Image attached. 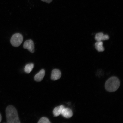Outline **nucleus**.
<instances>
[{
  "instance_id": "f257e3e1",
  "label": "nucleus",
  "mask_w": 123,
  "mask_h": 123,
  "mask_svg": "<svg viewBox=\"0 0 123 123\" xmlns=\"http://www.w3.org/2000/svg\"><path fill=\"white\" fill-rule=\"evenodd\" d=\"M6 117L8 123H20L17 111L13 106L10 105L6 107Z\"/></svg>"
},
{
  "instance_id": "f03ea898",
  "label": "nucleus",
  "mask_w": 123,
  "mask_h": 123,
  "mask_svg": "<svg viewBox=\"0 0 123 123\" xmlns=\"http://www.w3.org/2000/svg\"><path fill=\"white\" fill-rule=\"evenodd\" d=\"M120 81L117 78L113 77L107 80L105 84V88L108 91L114 92L119 88Z\"/></svg>"
},
{
  "instance_id": "7ed1b4c3",
  "label": "nucleus",
  "mask_w": 123,
  "mask_h": 123,
  "mask_svg": "<svg viewBox=\"0 0 123 123\" xmlns=\"http://www.w3.org/2000/svg\"><path fill=\"white\" fill-rule=\"evenodd\" d=\"M23 40L22 35L19 33H15L12 36L10 40L11 43L13 47H19L22 43Z\"/></svg>"
},
{
  "instance_id": "20e7f679",
  "label": "nucleus",
  "mask_w": 123,
  "mask_h": 123,
  "mask_svg": "<svg viewBox=\"0 0 123 123\" xmlns=\"http://www.w3.org/2000/svg\"><path fill=\"white\" fill-rule=\"evenodd\" d=\"M24 49H27L31 53L35 52V46L33 41L31 39L27 40L24 42L23 46Z\"/></svg>"
},
{
  "instance_id": "39448f33",
  "label": "nucleus",
  "mask_w": 123,
  "mask_h": 123,
  "mask_svg": "<svg viewBox=\"0 0 123 123\" xmlns=\"http://www.w3.org/2000/svg\"><path fill=\"white\" fill-rule=\"evenodd\" d=\"M61 72L57 69H54L52 70L51 78L52 80H57L61 78Z\"/></svg>"
},
{
  "instance_id": "423d86ee",
  "label": "nucleus",
  "mask_w": 123,
  "mask_h": 123,
  "mask_svg": "<svg viewBox=\"0 0 123 123\" xmlns=\"http://www.w3.org/2000/svg\"><path fill=\"white\" fill-rule=\"evenodd\" d=\"M61 114L64 117L69 118L73 116V112L70 109L64 107L63 109Z\"/></svg>"
},
{
  "instance_id": "0eeeda50",
  "label": "nucleus",
  "mask_w": 123,
  "mask_h": 123,
  "mask_svg": "<svg viewBox=\"0 0 123 123\" xmlns=\"http://www.w3.org/2000/svg\"><path fill=\"white\" fill-rule=\"evenodd\" d=\"M45 75V71L44 69H42L39 73L37 74L34 76L35 80L37 82L42 81Z\"/></svg>"
},
{
  "instance_id": "6e6552de",
  "label": "nucleus",
  "mask_w": 123,
  "mask_h": 123,
  "mask_svg": "<svg viewBox=\"0 0 123 123\" xmlns=\"http://www.w3.org/2000/svg\"><path fill=\"white\" fill-rule=\"evenodd\" d=\"M65 107L63 105H61L57 107H56L54 109L53 113L54 116L57 117L61 114L63 109Z\"/></svg>"
},
{
  "instance_id": "1a4fd4ad",
  "label": "nucleus",
  "mask_w": 123,
  "mask_h": 123,
  "mask_svg": "<svg viewBox=\"0 0 123 123\" xmlns=\"http://www.w3.org/2000/svg\"><path fill=\"white\" fill-rule=\"evenodd\" d=\"M103 43L102 41H97L95 43V47L96 50L99 52L104 51V48L103 46Z\"/></svg>"
},
{
  "instance_id": "9d476101",
  "label": "nucleus",
  "mask_w": 123,
  "mask_h": 123,
  "mask_svg": "<svg viewBox=\"0 0 123 123\" xmlns=\"http://www.w3.org/2000/svg\"><path fill=\"white\" fill-rule=\"evenodd\" d=\"M34 67V65L33 63L27 64L25 68L24 71L27 73H30L33 70Z\"/></svg>"
},
{
  "instance_id": "9b49d317",
  "label": "nucleus",
  "mask_w": 123,
  "mask_h": 123,
  "mask_svg": "<svg viewBox=\"0 0 123 123\" xmlns=\"http://www.w3.org/2000/svg\"><path fill=\"white\" fill-rule=\"evenodd\" d=\"M104 34L102 33L96 34L95 37V39L97 41H101L102 40V37Z\"/></svg>"
},
{
  "instance_id": "f8f14e48",
  "label": "nucleus",
  "mask_w": 123,
  "mask_h": 123,
  "mask_svg": "<svg viewBox=\"0 0 123 123\" xmlns=\"http://www.w3.org/2000/svg\"><path fill=\"white\" fill-rule=\"evenodd\" d=\"M49 120L46 117H43L41 118L38 121V123H50Z\"/></svg>"
},
{
  "instance_id": "ddd939ff",
  "label": "nucleus",
  "mask_w": 123,
  "mask_h": 123,
  "mask_svg": "<svg viewBox=\"0 0 123 123\" xmlns=\"http://www.w3.org/2000/svg\"><path fill=\"white\" fill-rule=\"evenodd\" d=\"M109 39V36L107 35H103L102 38V40H106Z\"/></svg>"
},
{
  "instance_id": "4468645a",
  "label": "nucleus",
  "mask_w": 123,
  "mask_h": 123,
  "mask_svg": "<svg viewBox=\"0 0 123 123\" xmlns=\"http://www.w3.org/2000/svg\"><path fill=\"white\" fill-rule=\"evenodd\" d=\"M41 1H43V2L47 3L49 4L52 2L53 0H41Z\"/></svg>"
},
{
  "instance_id": "2eb2a0df",
  "label": "nucleus",
  "mask_w": 123,
  "mask_h": 123,
  "mask_svg": "<svg viewBox=\"0 0 123 123\" xmlns=\"http://www.w3.org/2000/svg\"><path fill=\"white\" fill-rule=\"evenodd\" d=\"M1 120H2V116L0 113V123L1 122Z\"/></svg>"
}]
</instances>
